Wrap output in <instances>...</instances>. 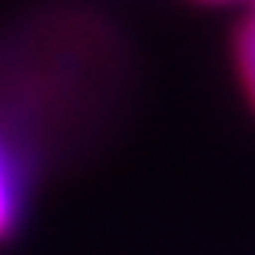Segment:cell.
I'll return each instance as SVG.
<instances>
[{
	"instance_id": "cell-1",
	"label": "cell",
	"mask_w": 255,
	"mask_h": 255,
	"mask_svg": "<svg viewBox=\"0 0 255 255\" xmlns=\"http://www.w3.org/2000/svg\"><path fill=\"white\" fill-rule=\"evenodd\" d=\"M229 57H232V73L246 96L249 110L255 113V3L246 7V17L232 27L229 37Z\"/></svg>"
},
{
	"instance_id": "cell-2",
	"label": "cell",
	"mask_w": 255,
	"mask_h": 255,
	"mask_svg": "<svg viewBox=\"0 0 255 255\" xmlns=\"http://www.w3.org/2000/svg\"><path fill=\"white\" fill-rule=\"evenodd\" d=\"M17 226H20V182L10 149L0 139V246L13 239Z\"/></svg>"
},
{
	"instance_id": "cell-3",
	"label": "cell",
	"mask_w": 255,
	"mask_h": 255,
	"mask_svg": "<svg viewBox=\"0 0 255 255\" xmlns=\"http://www.w3.org/2000/svg\"><path fill=\"white\" fill-rule=\"evenodd\" d=\"M182 3H192V7H202V10H232V7H252L255 0H182Z\"/></svg>"
}]
</instances>
